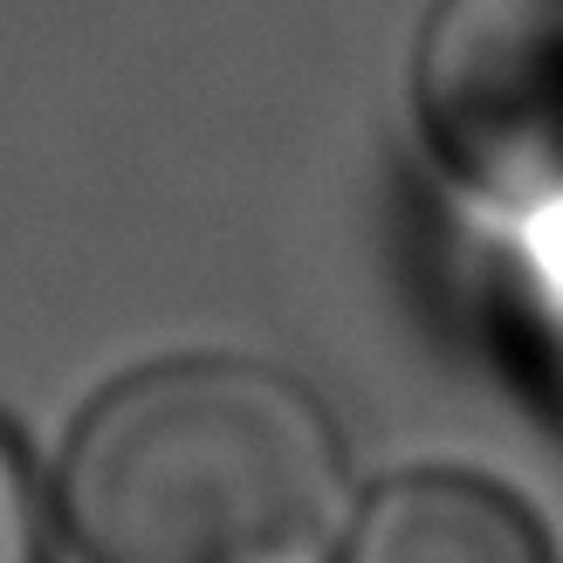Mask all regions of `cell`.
Instances as JSON below:
<instances>
[{
	"label": "cell",
	"instance_id": "obj_1",
	"mask_svg": "<svg viewBox=\"0 0 563 563\" xmlns=\"http://www.w3.org/2000/svg\"><path fill=\"white\" fill-rule=\"evenodd\" d=\"M63 522L82 563H323L344 440L268 364L165 357L76 419Z\"/></svg>",
	"mask_w": 563,
	"mask_h": 563
},
{
	"label": "cell",
	"instance_id": "obj_2",
	"mask_svg": "<svg viewBox=\"0 0 563 563\" xmlns=\"http://www.w3.org/2000/svg\"><path fill=\"white\" fill-rule=\"evenodd\" d=\"M412 118L461 186L529 213L563 207V0H433Z\"/></svg>",
	"mask_w": 563,
	"mask_h": 563
},
{
	"label": "cell",
	"instance_id": "obj_3",
	"mask_svg": "<svg viewBox=\"0 0 563 563\" xmlns=\"http://www.w3.org/2000/svg\"><path fill=\"white\" fill-rule=\"evenodd\" d=\"M336 563H556L537 509L461 467L391 474L336 537Z\"/></svg>",
	"mask_w": 563,
	"mask_h": 563
},
{
	"label": "cell",
	"instance_id": "obj_4",
	"mask_svg": "<svg viewBox=\"0 0 563 563\" xmlns=\"http://www.w3.org/2000/svg\"><path fill=\"white\" fill-rule=\"evenodd\" d=\"M0 563H42V501L8 433H0Z\"/></svg>",
	"mask_w": 563,
	"mask_h": 563
},
{
	"label": "cell",
	"instance_id": "obj_5",
	"mask_svg": "<svg viewBox=\"0 0 563 563\" xmlns=\"http://www.w3.org/2000/svg\"><path fill=\"white\" fill-rule=\"evenodd\" d=\"M537 351L550 385L563 391V228H550V241L537 247Z\"/></svg>",
	"mask_w": 563,
	"mask_h": 563
}]
</instances>
